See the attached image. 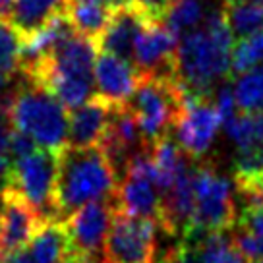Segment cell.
Here are the masks:
<instances>
[{
	"label": "cell",
	"mask_w": 263,
	"mask_h": 263,
	"mask_svg": "<svg viewBox=\"0 0 263 263\" xmlns=\"http://www.w3.org/2000/svg\"><path fill=\"white\" fill-rule=\"evenodd\" d=\"M234 35L222 10L205 16L203 27L182 37L176 52V82L190 95L209 99L217 80L232 74Z\"/></svg>",
	"instance_id": "6da1fadb"
},
{
	"label": "cell",
	"mask_w": 263,
	"mask_h": 263,
	"mask_svg": "<svg viewBox=\"0 0 263 263\" xmlns=\"http://www.w3.org/2000/svg\"><path fill=\"white\" fill-rule=\"evenodd\" d=\"M118 178L101 147H66L60 153L57 188H54V217L66 222L83 205L103 199H115Z\"/></svg>",
	"instance_id": "7a4b0ae2"
},
{
	"label": "cell",
	"mask_w": 263,
	"mask_h": 263,
	"mask_svg": "<svg viewBox=\"0 0 263 263\" xmlns=\"http://www.w3.org/2000/svg\"><path fill=\"white\" fill-rule=\"evenodd\" d=\"M10 120L16 130L27 134L35 143L50 151L68 147L70 116L49 89L33 82L22 83L10 103Z\"/></svg>",
	"instance_id": "3957f363"
},
{
	"label": "cell",
	"mask_w": 263,
	"mask_h": 263,
	"mask_svg": "<svg viewBox=\"0 0 263 263\" xmlns=\"http://www.w3.org/2000/svg\"><path fill=\"white\" fill-rule=\"evenodd\" d=\"M184 89L171 76H143L126 107L136 116L143 140L153 149L155 143L173 136L184 110Z\"/></svg>",
	"instance_id": "277c9868"
},
{
	"label": "cell",
	"mask_w": 263,
	"mask_h": 263,
	"mask_svg": "<svg viewBox=\"0 0 263 263\" xmlns=\"http://www.w3.org/2000/svg\"><path fill=\"white\" fill-rule=\"evenodd\" d=\"M192 184L196 196L194 222L182 238H203L211 232L230 230L236 224V209L232 199V184L209 163H196L192 168Z\"/></svg>",
	"instance_id": "5b68a950"
},
{
	"label": "cell",
	"mask_w": 263,
	"mask_h": 263,
	"mask_svg": "<svg viewBox=\"0 0 263 263\" xmlns=\"http://www.w3.org/2000/svg\"><path fill=\"white\" fill-rule=\"evenodd\" d=\"M60 153L39 147L35 153L10 161V188L41 215L45 222H57L54 217V188H57Z\"/></svg>",
	"instance_id": "8992f818"
},
{
	"label": "cell",
	"mask_w": 263,
	"mask_h": 263,
	"mask_svg": "<svg viewBox=\"0 0 263 263\" xmlns=\"http://www.w3.org/2000/svg\"><path fill=\"white\" fill-rule=\"evenodd\" d=\"M157 227L155 221L115 211L103 250L105 263H153Z\"/></svg>",
	"instance_id": "52a82bcc"
},
{
	"label": "cell",
	"mask_w": 263,
	"mask_h": 263,
	"mask_svg": "<svg viewBox=\"0 0 263 263\" xmlns=\"http://www.w3.org/2000/svg\"><path fill=\"white\" fill-rule=\"evenodd\" d=\"M184 110L174 126V140L190 159H201L211 149L221 128V118L209 99L196 97L184 91Z\"/></svg>",
	"instance_id": "ba28073f"
},
{
	"label": "cell",
	"mask_w": 263,
	"mask_h": 263,
	"mask_svg": "<svg viewBox=\"0 0 263 263\" xmlns=\"http://www.w3.org/2000/svg\"><path fill=\"white\" fill-rule=\"evenodd\" d=\"M164 22L151 20L141 27L134 43L132 62L141 76H171L176 78V52L178 43Z\"/></svg>",
	"instance_id": "9c48e42d"
},
{
	"label": "cell",
	"mask_w": 263,
	"mask_h": 263,
	"mask_svg": "<svg viewBox=\"0 0 263 263\" xmlns=\"http://www.w3.org/2000/svg\"><path fill=\"white\" fill-rule=\"evenodd\" d=\"M115 211V199L93 201L83 205L64 222L74 248V255L99 257L103 254Z\"/></svg>",
	"instance_id": "30bf717a"
},
{
	"label": "cell",
	"mask_w": 263,
	"mask_h": 263,
	"mask_svg": "<svg viewBox=\"0 0 263 263\" xmlns=\"http://www.w3.org/2000/svg\"><path fill=\"white\" fill-rule=\"evenodd\" d=\"M136 66L108 52H101L95 64V89L112 107H124L141 82Z\"/></svg>",
	"instance_id": "8fae6325"
},
{
	"label": "cell",
	"mask_w": 263,
	"mask_h": 263,
	"mask_svg": "<svg viewBox=\"0 0 263 263\" xmlns=\"http://www.w3.org/2000/svg\"><path fill=\"white\" fill-rule=\"evenodd\" d=\"M0 203H2V221H4V238L0 254L27 246L47 224L41 215L16 190H6Z\"/></svg>",
	"instance_id": "7c38bea8"
},
{
	"label": "cell",
	"mask_w": 263,
	"mask_h": 263,
	"mask_svg": "<svg viewBox=\"0 0 263 263\" xmlns=\"http://www.w3.org/2000/svg\"><path fill=\"white\" fill-rule=\"evenodd\" d=\"M110 115H112V105L99 95L89 99L80 108L72 110L68 122V147H99L107 136Z\"/></svg>",
	"instance_id": "4fadbf2b"
},
{
	"label": "cell",
	"mask_w": 263,
	"mask_h": 263,
	"mask_svg": "<svg viewBox=\"0 0 263 263\" xmlns=\"http://www.w3.org/2000/svg\"><path fill=\"white\" fill-rule=\"evenodd\" d=\"M147 22H151V17L145 12H141L138 6L128 4V6H124L120 10H115L107 31L103 33V37L97 41L99 50L132 62V58H134V43L138 39L141 27Z\"/></svg>",
	"instance_id": "5bb4252c"
},
{
	"label": "cell",
	"mask_w": 263,
	"mask_h": 263,
	"mask_svg": "<svg viewBox=\"0 0 263 263\" xmlns=\"http://www.w3.org/2000/svg\"><path fill=\"white\" fill-rule=\"evenodd\" d=\"M116 211L140 219H149L159 224L161 221V192L151 178L124 176L115 194Z\"/></svg>",
	"instance_id": "9a60e30c"
},
{
	"label": "cell",
	"mask_w": 263,
	"mask_h": 263,
	"mask_svg": "<svg viewBox=\"0 0 263 263\" xmlns=\"http://www.w3.org/2000/svg\"><path fill=\"white\" fill-rule=\"evenodd\" d=\"M68 0H14L8 22L17 35L27 41L31 35L41 31L50 20L66 12Z\"/></svg>",
	"instance_id": "2e32d148"
},
{
	"label": "cell",
	"mask_w": 263,
	"mask_h": 263,
	"mask_svg": "<svg viewBox=\"0 0 263 263\" xmlns=\"http://www.w3.org/2000/svg\"><path fill=\"white\" fill-rule=\"evenodd\" d=\"M35 263H70L74 248L64 222H47L27 244Z\"/></svg>",
	"instance_id": "e0dca14e"
},
{
	"label": "cell",
	"mask_w": 263,
	"mask_h": 263,
	"mask_svg": "<svg viewBox=\"0 0 263 263\" xmlns=\"http://www.w3.org/2000/svg\"><path fill=\"white\" fill-rule=\"evenodd\" d=\"M112 14V10L91 0H68L66 4V16L70 17L76 31L95 43L107 31Z\"/></svg>",
	"instance_id": "ac0fdd59"
},
{
	"label": "cell",
	"mask_w": 263,
	"mask_h": 263,
	"mask_svg": "<svg viewBox=\"0 0 263 263\" xmlns=\"http://www.w3.org/2000/svg\"><path fill=\"white\" fill-rule=\"evenodd\" d=\"M222 14L234 39L244 41L263 31V6L250 0H222Z\"/></svg>",
	"instance_id": "d6986e66"
},
{
	"label": "cell",
	"mask_w": 263,
	"mask_h": 263,
	"mask_svg": "<svg viewBox=\"0 0 263 263\" xmlns=\"http://www.w3.org/2000/svg\"><path fill=\"white\" fill-rule=\"evenodd\" d=\"M163 22L176 37H184L205 22V6L201 0H173Z\"/></svg>",
	"instance_id": "ffe728a7"
},
{
	"label": "cell",
	"mask_w": 263,
	"mask_h": 263,
	"mask_svg": "<svg viewBox=\"0 0 263 263\" xmlns=\"http://www.w3.org/2000/svg\"><path fill=\"white\" fill-rule=\"evenodd\" d=\"M234 97L246 115L263 110V64L252 68L234 82Z\"/></svg>",
	"instance_id": "44dd1931"
},
{
	"label": "cell",
	"mask_w": 263,
	"mask_h": 263,
	"mask_svg": "<svg viewBox=\"0 0 263 263\" xmlns=\"http://www.w3.org/2000/svg\"><path fill=\"white\" fill-rule=\"evenodd\" d=\"M24 39L10 25L8 20L0 17V74L12 76L20 72V58H22Z\"/></svg>",
	"instance_id": "7402d4cb"
},
{
	"label": "cell",
	"mask_w": 263,
	"mask_h": 263,
	"mask_svg": "<svg viewBox=\"0 0 263 263\" xmlns=\"http://www.w3.org/2000/svg\"><path fill=\"white\" fill-rule=\"evenodd\" d=\"M224 130H227L230 140L234 141V145L238 147V151H244V149H250L261 143L255 136L254 118H252V115H246V112L236 116L229 126H224Z\"/></svg>",
	"instance_id": "603a6c76"
},
{
	"label": "cell",
	"mask_w": 263,
	"mask_h": 263,
	"mask_svg": "<svg viewBox=\"0 0 263 263\" xmlns=\"http://www.w3.org/2000/svg\"><path fill=\"white\" fill-rule=\"evenodd\" d=\"M199 242L201 238H180L159 263H199Z\"/></svg>",
	"instance_id": "cb8c5ba5"
},
{
	"label": "cell",
	"mask_w": 263,
	"mask_h": 263,
	"mask_svg": "<svg viewBox=\"0 0 263 263\" xmlns=\"http://www.w3.org/2000/svg\"><path fill=\"white\" fill-rule=\"evenodd\" d=\"M236 97H234V87L230 83H222L219 91H217V97H215V108H217V115L221 118L222 126H229L236 116Z\"/></svg>",
	"instance_id": "d4e9b609"
},
{
	"label": "cell",
	"mask_w": 263,
	"mask_h": 263,
	"mask_svg": "<svg viewBox=\"0 0 263 263\" xmlns=\"http://www.w3.org/2000/svg\"><path fill=\"white\" fill-rule=\"evenodd\" d=\"M37 149H39V145L35 143V140H33V138H29L27 134L16 130V128L12 130V136H10V149H8V153L12 155V159H10V161L24 159V157L35 153Z\"/></svg>",
	"instance_id": "484cf974"
},
{
	"label": "cell",
	"mask_w": 263,
	"mask_h": 263,
	"mask_svg": "<svg viewBox=\"0 0 263 263\" xmlns=\"http://www.w3.org/2000/svg\"><path fill=\"white\" fill-rule=\"evenodd\" d=\"M128 4L138 6V8H140L141 12H145L151 20L163 22L168 8H171V4H173V0H128Z\"/></svg>",
	"instance_id": "4316f807"
},
{
	"label": "cell",
	"mask_w": 263,
	"mask_h": 263,
	"mask_svg": "<svg viewBox=\"0 0 263 263\" xmlns=\"http://www.w3.org/2000/svg\"><path fill=\"white\" fill-rule=\"evenodd\" d=\"M10 103H0V155L2 157H8L10 136L14 130L12 120H10Z\"/></svg>",
	"instance_id": "83f0119b"
},
{
	"label": "cell",
	"mask_w": 263,
	"mask_h": 263,
	"mask_svg": "<svg viewBox=\"0 0 263 263\" xmlns=\"http://www.w3.org/2000/svg\"><path fill=\"white\" fill-rule=\"evenodd\" d=\"M0 263H35V259L31 257V252L29 248H17V250H12V252H4L0 254Z\"/></svg>",
	"instance_id": "f1b7e54d"
},
{
	"label": "cell",
	"mask_w": 263,
	"mask_h": 263,
	"mask_svg": "<svg viewBox=\"0 0 263 263\" xmlns=\"http://www.w3.org/2000/svg\"><path fill=\"white\" fill-rule=\"evenodd\" d=\"M217 263H248V259L244 257V254L238 250V246L234 244V240H232L229 246L221 252V255H219V261H217Z\"/></svg>",
	"instance_id": "f546056e"
},
{
	"label": "cell",
	"mask_w": 263,
	"mask_h": 263,
	"mask_svg": "<svg viewBox=\"0 0 263 263\" xmlns=\"http://www.w3.org/2000/svg\"><path fill=\"white\" fill-rule=\"evenodd\" d=\"M10 168H12L10 159L0 155V199L4 196V192L10 188Z\"/></svg>",
	"instance_id": "4dcf8cb0"
},
{
	"label": "cell",
	"mask_w": 263,
	"mask_h": 263,
	"mask_svg": "<svg viewBox=\"0 0 263 263\" xmlns=\"http://www.w3.org/2000/svg\"><path fill=\"white\" fill-rule=\"evenodd\" d=\"M10 83H12V78L0 74V103H10L14 97V91H10Z\"/></svg>",
	"instance_id": "1f68e13d"
},
{
	"label": "cell",
	"mask_w": 263,
	"mask_h": 263,
	"mask_svg": "<svg viewBox=\"0 0 263 263\" xmlns=\"http://www.w3.org/2000/svg\"><path fill=\"white\" fill-rule=\"evenodd\" d=\"M91 2H97V4H101V6H105V8L108 10H120L124 8V6H128V0H91Z\"/></svg>",
	"instance_id": "d6a6232c"
},
{
	"label": "cell",
	"mask_w": 263,
	"mask_h": 263,
	"mask_svg": "<svg viewBox=\"0 0 263 263\" xmlns=\"http://www.w3.org/2000/svg\"><path fill=\"white\" fill-rule=\"evenodd\" d=\"M2 238H4V221H2V211H0V250H2Z\"/></svg>",
	"instance_id": "836d02e7"
},
{
	"label": "cell",
	"mask_w": 263,
	"mask_h": 263,
	"mask_svg": "<svg viewBox=\"0 0 263 263\" xmlns=\"http://www.w3.org/2000/svg\"><path fill=\"white\" fill-rule=\"evenodd\" d=\"M250 2H255V4H259V6H263V0H250Z\"/></svg>",
	"instance_id": "e575fe53"
},
{
	"label": "cell",
	"mask_w": 263,
	"mask_h": 263,
	"mask_svg": "<svg viewBox=\"0 0 263 263\" xmlns=\"http://www.w3.org/2000/svg\"><path fill=\"white\" fill-rule=\"evenodd\" d=\"M252 263H263V259H259V261H252Z\"/></svg>",
	"instance_id": "d590c367"
}]
</instances>
